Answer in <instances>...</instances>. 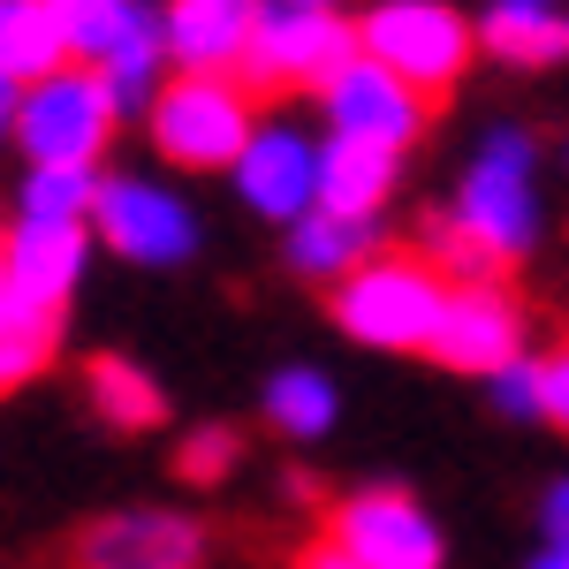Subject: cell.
Returning <instances> with one entry per match:
<instances>
[{
  "label": "cell",
  "mask_w": 569,
  "mask_h": 569,
  "mask_svg": "<svg viewBox=\"0 0 569 569\" xmlns=\"http://www.w3.org/2000/svg\"><path fill=\"white\" fill-rule=\"evenodd\" d=\"M426 357L448 365V372H471V380H493L509 357H525V305L509 281H448L433 311V335H426Z\"/></svg>",
  "instance_id": "52a82bcc"
},
{
  "label": "cell",
  "mask_w": 569,
  "mask_h": 569,
  "mask_svg": "<svg viewBox=\"0 0 569 569\" xmlns=\"http://www.w3.org/2000/svg\"><path fill=\"white\" fill-rule=\"evenodd\" d=\"M335 380L327 372H311V365H289V372H273V388H266V418H273V433L289 440H319L335 433Z\"/></svg>",
  "instance_id": "7402d4cb"
},
{
  "label": "cell",
  "mask_w": 569,
  "mask_h": 569,
  "mask_svg": "<svg viewBox=\"0 0 569 569\" xmlns=\"http://www.w3.org/2000/svg\"><path fill=\"white\" fill-rule=\"evenodd\" d=\"M46 8H53V23H61L69 61L99 69V61H107V46L130 31V8H137V0H46Z\"/></svg>",
  "instance_id": "603a6c76"
},
{
  "label": "cell",
  "mask_w": 569,
  "mask_h": 569,
  "mask_svg": "<svg viewBox=\"0 0 569 569\" xmlns=\"http://www.w3.org/2000/svg\"><path fill=\"white\" fill-rule=\"evenodd\" d=\"M16 91H23V84H16V77L0 69V137H8V114H16Z\"/></svg>",
  "instance_id": "83f0119b"
},
{
  "label": "cell",
  "mask_w": 569,
  "mask_h": 569,
  "mask_svg": "<svg viewBox=\"0 0 569 569\" xmlns=\"http://www.w3.org/2000/svg\"><path fill=\"white\" fill-rule=\"evenodd\" d=\"M84 395H91V410H99L114 433H152V426L168 418L160 380H152L144 365H130V357H114V350H99L84 365Z\"/></svg>",
  "instance_id": "ac0fdd59"
},
{
  "label": "cell",
  "mask_w": 569,
  "mask_h": 569,
  "mask_svg": "<svg viewBox=\"0 0 569 569\" xmlns=\"http://www.w3.org/2000/svg\"><path fill=\"white\" fill-rule=\"evenodd\" d=\"M84 228H99L122 259L137 266H182L190 251H198V220H190V206L182 198H168L160 182H99V198H91Z\"/></svg>",
  "instance_id": "30bf717a"
},
{
  "label": "cell",
  "mask_w": 569,
  "mask_h": 569,
  "mask_svg": "<svg viewBox=\"0 0 569 569\" xmlns=\"http://www.w3.org/2000/svg\"><path fill=\"white\" fill-rule=\"evenodd\" d=\"M297 569H365V562H357V555H342L335 539H311L305 555H297Z\"/></svg>",
  "instance_id": "484cf974"
},
{
  "label": "cell",
  "mask_w": 569,
  "mask_h": 569,
  "mask_svg": "<svg viewBox=\"0 0 569 569\" xmlns=\"http://www.w3.org/2000/svg\"><path fill=\"white\" fill-rule=\"evenodd\" d=\"M395 176H402V152L365 144V137H327L319 160H311V206L350 213V220H380V206L395 198Z\"/></svg>",
  "instance_id": "9a60e30c"
},
{
  "label": "cell",
  "mask_w": 569,
  "mask_h": 569,
  "mask_svg": "<svg viewBox=\"0 0 569 569\" xmlns=\"http://www.w3.org/2000/svg\"><path fill=\"white\" fill-rule=\"evenodd\" d=\"M350 31H357V53H372V61H380L388 77H402L426 107H440L448 91L463 84V69H471V53H479L471 23H463L448 0H380L372 16H357Z\"/></svg>",
  "instance_id": "7a4b0ae2"
},
{
  "label": "cell",
  "mask_w": 569,
  "mask_h": 569,
  "mask_svg": "<svg viewBox=\"0 0 569 569\" xmlns=\"http://www.w3.org/2000/svg\"><path fill=\"white\" fill-rule=\"evenodd\" d=\"M357 53V31L335 8H289V0H259L251 39L236 61V84L251 99H289V91H319V77Z\"/></svg>",
  "instance_id": "5b68a950"
},
{
  "label": "cell",
  "mask_w": 569,
  "mask_h": 569,
  "mask_svg": "<svg viewBox=\"0 0 569 569\" xmlns=\"http://www.w3.org/2000/svg\"><path fill=\"white\" fill-rule=\"evenodd\" d=\"M471 39H479L493 61H509V69H555L569 53L562 0H493L479 23H471Z\"/></svg>",
  "instance_id": "2e32d148"
},
{
  "label": "cell",
  "mask_w": 569,
  "mask_h": 569,
  "mask_svg": "<svg viewBox=\"0 0 569 569\" xmlns=\"http://www.w3.org/2000/svg\"><path fill=\"white\" fill-rule=\"evenodd\" d=\"M319 107H327L335 137H365V144H388V152H410L418 137L433 130V107L402 77H388L372 53H342L319 77Z\"/></svg>",
  "instance_id": "ba28073f"
},
{
  "label": "cell",
  "mask_w": 569,
  "mask_h": 569,
  "mask_svg": "<svg viewBox=\"0 0 569 569\" xmlns=\"http://www.w3.org/2000/svg\"><path fill=\"white\" fill-rule=\"evenodd\" d=\"M531 569H569V555H562V547H547V555H539Z\"/></svg>",
  "instance_id": "f1b7e54d"
},
{
  "label": "cell",
  "mask_w": 569,
  "mask_h": 569,
  "mask_svg": "<svg viewBox=\"0 0 569 569\" xmlns=\"http://www.w3.org/2000/svg\"><path fill=\"white\" fill-rule=\"evenodd\" d=\"M426 243L456 281H509L539 251V144L525 130L493 137L456 190V213L426 228Z\"/></svg>",
  "instance_id": "6da1fadb"
},
{
  "label": "cell",
  "mask_w": 569,
  "mask_h": 569,
  "mask_svg": "<svg viewBox=\"0 0 569 569\" xmlns=\"http://www.w3.org/2000/svg\"><path fill=\"white\" fill-rule=\"evenodd\" d=\"M251 16H259V0H168L160 8V46H168L176 69L236 77L243 39H251Z\"/></svg>",
  "instance_id": "5bb4252c"
},
{
  "label": "cell",
  "mask_w": 569,
  "mask_h": 569,
  "mask_svg": "<svg viewBox=\"0 0 569 569\" xmlns=\"http://www.w3.org/2000/svg\"><path fill=\"white\" fill-rule=\"evenodd\" d=\"M236 456H243V440H236V426H198V433L182 440L176 471H182V486H220L228 471H236Z\"/></svg>",
  "instance_id": "d4e9b609"
},
{
  "label": "cell",
  "mask_w": 569,
  "mask_h": 569,
  "mask_svg": "<svg viewBox=\"0 0 569 569\" xmlns=\"http://www.w3.org/2000/svg\"><path fill=\"white\" fill-rule=\"evenodd\" d=\"M144 114H152V152L168 168H228L243 137L259 130V99L236 77H198V69L160 84L144 99Z\"/></svg>",
  "instance_id": "3957f363"
},
{
  "label": "cell",
  "mask_w": 569,
  "mask_h": 569,
  "mask_svg": "<svg viewBox=\"0 0 569 569\" xmlns=\"http://www.w3.org/2000/svg\"><path fill=\"white\" fill-rule=\"evenodd\" d=\"M493 402L509 418H539V426H562L569 418V357H509L493 372Z\"/></svg>",
  "instance_id": "44dd1931"
},
{
  "label": "cell",
  "mask_w": 569,
  "mask_h": 569,
  "mask_svg": "<svg viewBox=\"0 0 569 569\" xmlns=\"http://www.w3.org/2000/svg\"><path fill=\"white\" fill-rule=\"evenodd\" d=\"M372 251H380V220H350V213H327V206H305L289 220V266L305 281H342Z\"/></svg>",
  "instance_id": "e0dca14e"
},
{
  "label": "cell",
  "mask_w": 569,
  "mask_h": 569,
  "mask_svg": "<svg viewBox=\"0 0 569 569\" xmlns=\"http://www.w3.org/2000/svg\"><path fill=\"white\" fill-rule=\"evenodd\" d=\"M562 531H569V486H555L547 493V547H562Z\"/></svg>",
  "instance_id": "4316f807"
},
{
  "label": "cell",
  "mask_w": 569,
  "mask_h": 569,
  "mask_svg": "<svg viewBox=\"0 0 569 569\" xmlns=\"http://www.w3.org/2000/svg\"><path fill=\"white\" fill-rule=\"evenodd\" d=\"M206 562V525L182 509H130L77 531L69 569H198Z\"/></svg>",
  "instance_id": "8fae6325"
},
{
  "label": "cell",
  "mask_w": 569,
  "mask_h": 569,
  "mask_svg": "<svg viewBox=\"0 0 569 569\" xmlns=\"http://www.w3.org/2000/svg\"><path fill=\"white\" fill-rule=\"evenodd\" d=\"M311 160H319V144L305 130H281V122H266V130L243 137V152L228 160L236 168V190H243V206L266 220H297L311 206Z\"/></svg>",
  "instance_id": "4fadbf2b"
},
{
  "label": "cell",
  "mask_w": 569,
  "mask_h": 569,
  "mask_svg": "<svg viewBox=\"0 0 569 569\" xmlns=\"http://www.w3.org/2000/svg\"><path fill=\"white\" fill-rule=\"evenodd\" d=\"M91 198H99L91 160H39L23 182V220H84Z\"/></svg>",
  "instance_id": "cb8c5ba5"
},
{
  "label": "cell",
  "mask_w": 569,
  "mask_h": 569,
  "mask_svg": "<svg viewBox=\"0 0 569 569\" xmlns=\"http://www.w3.org/2000/svg\"><path fill=\"white\" fill-rule=\"evenodd\" d=\"M440 266L426 259H372L350 266L335 281V327L365 342V350H426L433 335V311H440Z\"/></svg>",
  "instance_id": "277c9868"
},
{
  "label": "cell",
  "mask_w": 569,
  "mask_h": 569,
  "mask_svg": "<svg viewBox=\"0 0 569 569\" xmlns=\"http://www.w3.org/2000/svg\"><path fill=\"white\" fill-rule=\"evenodd\" d=\"M84 251H91L84 220H16L0 236V289L61 311L69 289H77V273H84Z\"/></svg>",
  "instance_id": "7c38bea8"
},
{
  "label": "cell",
  "mask_w": 569,
  "mask_h": 569,
  "mask_svg": "<svg viewBox=\"0 0 569 569\" xmlns=\"http://www.w3.org/2000/svg\"><path fill=\"white\" fill-rule=\"evenodd\" d=\"M61 61H69V46H61L53 8L46 0H0V69L16 84H31L46 69H61Z\"/></svg>",
  "instance_id": "ffe728a7"
},
{
  "label": "cell",
  "mask_w": 569,
  "mask_h": 569,
  "mask_svg": "<svg viewBox=\"0 0 569 569\" xmlns=\"http://www.w3.org/2000/svg\"><path fill=\"white\" fill-rule=\"evenodd\" d=\"M160 61H168V46H160V8H144V0H137V8H130V31L107 46V61H99V84H107V99H114V114H130V107L152 99Z\"/></svg>",
  "instance_id": "d6986e66"
},
{
  "label": "cell",
  "mask_w": 569,
  "mask_h": 569,
  "mask_svg": "<svg viewBox=\"0 0 569 569\" xmlns=\"http://www.w3.org/2000/svg\"><path fill=\"white\" fill-rule=\"evenodd\" d=\"M327 539L357 555L365 569H440V525L433 509L402 486H365L350 493L335 517H327Z\"/></svg>",
  "instance_id": "9c48e42d"
},
{
  "label": "cell",
  "mask_w": 569,
  "mask_h": 569,
  "mask_svg": "<svg viewBox=\"0 0 569 569\" xmlns=\"http://www.w3.org/2000/svg\"><path fill=\"white\" fill-rule=\"evenodd\" d=\"M289 8H335V0H289Z\"/></svg>",
  "instance_id": "f546056e"
},
{
  "label": "cell",
  "mask_w": 569,
  "mask_h": 569,
  "mask_svg": "<svg viewBox=\"0 0 569 569\" xmlns=\"http://www.w3.org/2000/svg\"><path fill=\"white\" fill-rule=\"evenodd\" d=\"M114 122L122 114H114V99L99 84V69H84V61H61V69L31 77L16 91V114H8V130L23 137L31 168L39 160H99Z\"/></svg>",
  "instance_id": "8992f818"
}]
</instances>
